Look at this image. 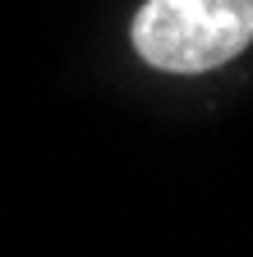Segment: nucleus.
I'll return each instance as SVG.
<instances>
[{
    "instance_id": "1",
    "label": "nucleus",
    "mask_w": 253,
    "mask_h": 257,
    "mask_svg": "<svg viewBox=\"0 0 253 257\" xmlns=\"http://www.w3.org/2000/svg\"><path fill=\"white\" fill-rule=\"evenodd\" d=\"M134 55L161 74H212L253 46V0H143Z\"/></svg>"
}]
</instances>
